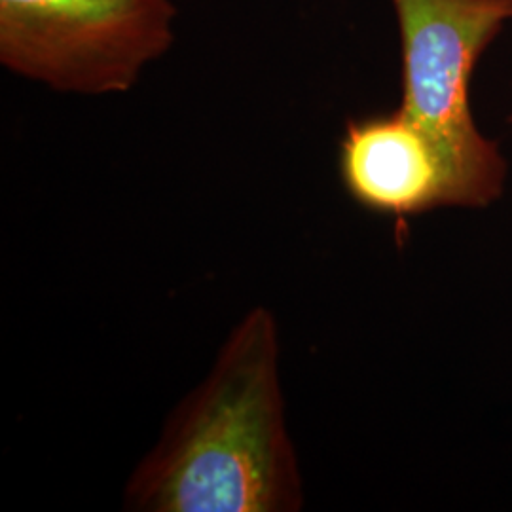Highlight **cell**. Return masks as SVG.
<instances>
[{
    "label": "cell",
    "instance_id": "obj_2",
    "mask_svg": "<svg viewBox=\"0 0 512 512\" xmlns=\"http://www.w3.org/2000/svg\"><path fill=\"white\" fill-rule=\"evenodd\" d=\"M401 35L399 109L433 141L448 179V205L495 202L507 177L497 143L471 112V78L512 21V0H391Z\"/></svg>",
    "mask_w": 512,
    "mask_h": 512
},
{
    "label": "cell",
    "instance_id": "obj_5",
    "mask_svg": "<svg viewBox=\"0 0 512 512\" xmlns=\"http://www.w3.org/2000/svg\"><path fill=\"white\" fill-rule=\"evenodd\" d=\"M511 126H512V116H511Z\"/></svg>",
    "mask_w": 512,
    "mask_h": 512
},
{
    "label": "cell",
    "instance_id": "obj_3",
    "mask_svg": "<svg viewBox=\"0 0 512 512\" xmlns=\"http://www.w3.org/2000/svg\"><path fill=\"white\" fill-rule=\"evenodd\" d=\"M173 0H0V65L48 90L120 95L177 38Z\"/></svg>",
    "mask_w": 512,
    "mask_h": 512
},
{
    "label": "cell",
    "instance_id": "obj_1",
    "mask_svg": "<svg viewBox=\"0 0 512 512\" xmlns=\"http://www.w3.org/2000/svg\"><path fill=\"white\" fill-rule=\"evenodd\" d=\"M274 313L249 310L202 384L171 412L133 469L124 509L294 512L304 488L287 429Z\"/></svg>",
    "mask_w": 512,
    "mask_h": 512
},
{
    "label": "cell",
    "instance_id": "obj_4",
    "mask_svg": "<svg viewBox=\"0 0 512 512\" xmlns=\"http://www.w3.org/2000/svg\"><path fill=\"white\" fill-rule=\"evenodd\" d=\"M338 171L349 196L397 222L448 205L439 150L403 110L349 120L340 139Z\"/></svg>",
    "mask_w": 512,
    "mask_h": 512
}]
</instances>
